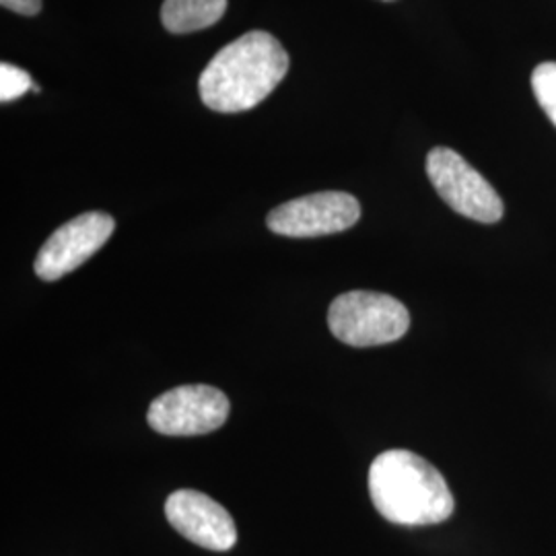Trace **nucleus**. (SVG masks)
Returning a JSON list of instances; mask_svg holds the SVG:
<instances>
[{
	"label": "nucleus",
	"instance_id": "obj_1",
	"mask_svg": "<svg viewBox=\"0 0 556 556\" xmlns=\"http://www.w3.org/2000/svg\"><path fill=\"white\" fill-rule=\"evenodd\" d=\"M289 54L268 31H248L206 64L200 100L220 114H239L266 100L289 73Z\"/></svg>",
	"mask_w": 556,
	"mask_h": 556
},
{
	"label": "nucleus",
	"instance_id": "obj_2",
	"mask_svg": "<svg viewBox=\"0 0 556 556\" xmlns=\"http://www.w3.org/2000/svg\"><path fill=\"white\" fill-rule=\"evenodd\" d=\"M369 495L379 516L397 526L441 523L456 507L438 468L406 450H390L374 459Z\"/></svg>",
	"mask_w": 556,
	"mask_h": 556
},
{
	"label": "nucleus",
	"instance_id": "obj_3",
	"mask_svg": "<svg viewBox=\"0 0 556 556\" xmlns=\"http://www.w3.org/2000/svg\"><path fill=\"white\" fill-rule=\"evenodd\" d=\"M328 328L349 346H379L404 337L410 328V314L397 299L351 291L338 295L328 309Z\"/></svg>",
	"mask_w": 556,
	"mask_h": 556
},
{
	"label": "nucleus",
	"instance_id": "obj_4",
	"mask_svg": "<svg viewBox=\"0 0 556 556\" xmlns=\"http://www.w3.org/2000/svg\"><path fill=\"white\" fill-rule=\"evenodd\" d=\"M229 410V397L217 388L206 383L179 386L151 402L147 422L161 435L194 438L217 431Z\"/></svg>",
	"mask_w": 556,
	"mask_h": 556
},
{
	"label": "nucleus",
	"instance_id": "obj_5",
	"mask_svg": "<svg viewBox=\"0 0 556 556\" xmlns=\"http://www.w3.org/2000/svg\"><path fill=\"white\" fill-rule=\"evenodd\" d=\"M427 176L439 197L462 217L478 223H497L503 217L505 206L497 190L456 151L435 147L427 155Z\"/></svg>",
	"mask_w": 556,
	"mask_h": 556
},
{
	"label": "nucleus",
	"instance_id": "obj_6",
	"mask_svg": "<svg viewBox=\"0 0 556 556\" xmlns=\"http://www.w3.org/2000/svg\"><path fill=\"white\" fill-rule=\"evenodd\" d=\"M361 219V204L346 192H318L289 200L270 211L266 225L285 238H321L351 229Z\"/></svg>",
	"mask_w": 556,
	"mask_h": 556
},
{
	"label": "nucleus",
	"instance_id": "obj_7",
	"mask_svg": "<svg viewBox=\"0 0 556 556\" xmlns=\"http://www.w3.org/2000/svg\"><path fill=\"white\" fill-rule=\"evenodd\" d=\"M116 229V220L108 213H83L64 223L46 243L36 258V275L52 282L77 270L108 243Z\"/></svg>",
	"mask_w": 556,
	"mask_h": 556
},
{
	"label": "nucleus",
	"instance_id": "obj_8",
	"mask_svg": "<svg viewBox=\"0 0 556 556\" xmlns=\"http://www.w3.org/2000/svg\"><path fill=\"white\" fill-rule=\"evenodd\" d=\"M165 517L181 536L202 548L225 553L238 542V528L217 501L190 489L172 493L165 501Z\"/></svg>",
	"mask_w": 556,
	"mask_h": 556
},
{
	"label": "nucleus",
	"instance_id": "obj_9",
	"mask_svg": "<svg viewBox=\"0 0 556 556\" xmlns=\"http://www.w3.org/2000/svg\"><path fill=\"white\" fill-rule=\"evenodd\" d=\"M227 11V0H165L161 23L172 34H190L213 27Z\"/></svg>",
	"mask_w": 556,
	"mask_h": 556
},
{
	"label": "nucleus",
	"instance_id": "obj_10",
	"mask_svg": "<svg viewBox=\"0 0 556 556\" xmlns=\"http://www.w3.org/2000/svg\"><path fill=\"white\" fill-rule=\"evenodd\" d=\"M532 89L540 108L556 126V62H542L532 73Z\"/></svg>",
	"mask_w": 556,
	"mask_h": 556
},
{
	"label": "nucleus",
	"instance_id": "obj_11",
	"mask_svg": "<svg viewBox=\"0 0 556 556\" xmlns=\"http://www.w3.org/2000/svg\"><path fill=\"white\" fill-rule=\"evenodd\" d=\"M34 80L31 75L23 68H17L15 64L2 62L0 64V101L9 103V101L20 100L21 96H25L29 89H34Z\"/></svg>",
	"mask_w": 556,
	"mask_h": 556
},
{
	"label": "nucleus",
	"instance_id": "obj_12",
	"mask_svg": "<svg viewBox=\"0 0 556 556\" xmlns=\"http://www.w3.org/2000/svg\"><path fill=\"white\" fill-rule=\"evenodd\" d=\"M0 4L25 17H34L41 11V0H0Z\"/></svg>",
	"mask_w": 556,
	"mask_h": 556
}]
</instances>
